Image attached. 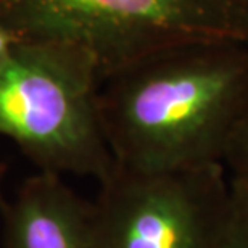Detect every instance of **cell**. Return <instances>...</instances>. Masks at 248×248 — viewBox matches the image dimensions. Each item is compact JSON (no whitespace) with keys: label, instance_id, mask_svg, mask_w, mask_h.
Returning a JSON list of instances; mask_svg holds the SVG:
<instances>
[{"label":"cell","instance_id":"6da1fadb","mask_svg":"<svg viewBox=\"0 0 248 248\" xmlns=\"http://www.w3.org/2000/svg\"><path fill=\"white\" fill-rule=\"evenodd\" d=\"M248 105V46L190 42L107 78L100 115L115 163L137 171L222 165Z\"/></svg>","mask_w":248,"mask_h":248},{"label":"cell","instance_id":"7a4b0ae2","mask_svg":"<svg viewBox=\"0 0 248 248\" xmlns=\"http://www.w3.org/2000/svg\"><path fill=\"white\" fill-rule=\"evenodd\" d=\"M97 62L74 44L19 39L0 69V136L39 171L102 181L115 158L100 115Z\"/></svg>","mask_w":248,"mask_h":248},{"label":"cell","instance_id":"3957f363","mask_svg":"<svg viewBox=\"0 0 248 248\" xmlns=\"http://www.w3.org/2000/svg\"><path fill=\"white\" fill-rule=\"evenodd\" d=\"M0 24L18 41L82 47L97 62L102 82L182 44L248 46V7L234 0H0Z\"/></svg>","mask_w":248,"mask_h":248},{"label":"cell","instance_id":"277c9868","mask_svg":"<svg viewBox=\"0 0 248 248\" xmlns=\"http://www.w3.org/2000/svg\"><path fill=\"white\" fill-rule=\"evenodd\" d=\"M92 202L100 248H217L229 203L224 165L137 171L116 165Z\"/></svg>","mask_w":248,"mask_h":248},{"label":"cell","instance_id":"5b68a950","mask_svg":"<svg viewBox=\"0 0 248 248\" xmlns=\"http://www.w3.org/2000/svg\"><path fill=\"white\" fill-rule=\"evenodd\" d=\"M0 210L5 248H100L92 202L55 172L29 176Z\"/></svg>","mask_w":248,"mask_h":248},{"label":"cell","instance_id":"8992f818","mask_svg":"<svg viewBox=\"0 0 248 248\" xmlns=\"http://www.w3.org/2000/svg\"><path fill=\"white\" fill-rule=\"evenodd\" d=\"M217 248H248V181L231 177L229 203Z\"/></svg>","mask_w":248,"mask_h":248},{"label":"cell","instance_id":"52a82bcc","mask_svg":"<svg viewBox=\"0 0 248 248\" xmlns=\"http://www.w3.org/2000/svg\"><path fill=\"white\" fill-rule=\"evenodd\" d=\"M222 165L229 168L231 177L248 181V105L232 132Z\"/></svg>","mask_w":248,"mask_h":248},{"label":"cell","instance_id":"ba28073f","mask_svg":"<svg viewBox=\"0 0 248 248\" xmlns=\"http://www.w3.org/2000/svg\"><path fill=\"white\" fill-rule=\"evenodd\" d=\"M16 42H18V39L15 37L8 29H5L2 24H0V69L7 63L10 53H12Z\"/></svg>","mask_w":248,"mask_h":248},{"label":"cell","instance_id":"9c48e42d","mask_svg":"<svg viewBox=\"0 0 248 248\" xmlns=\"http://www.w3.org/2000/svg\"><path fill=\"white\" fill-rule=\"evenodd\" d=\"M5 172H7V166L5 163L0 161V206L3 203V179H5Z\"/></svg>","mask_w":248,"mask_h":248},{"label":"cell","instance_id":"30bf717a","mask_svg":"<svg viewBox=\"0 0 248 248\" xmlns=\"http://www.w3.org/2000/svg\"><path fill=\"white\" fill-rule=\"evenodd\" d=\"M234 2H239V3H242V5H247V7H248V0H234Z\"/></svg>","mask_w":248,"mask_h":248}]
</instances>
